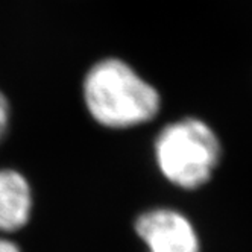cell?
Here are the masks:
<instances>
[{"label": "cell", "mask_w": 252, "mask_h": 252, "mask_svg": "<svg viewBox=\"0 0 252 252\" xmlns=\"http://www.w3.org/2000/svg\"><path fill=\"white\" fill-rule=\"evenodd\" d=\"M0 252H20V249L14 242L0 237Z\"/></svg>", "instance_id": "cell-6"}, {"label": "cell", "mask_w": 252, "mask_h": 252, "mask_svg": "<svg viewBox=\"0 0 252 252\" xmlns=\"http://www.w3.org/2000/svg\"><path fill=\"white\" fill-rule=\"evenodd\" d=\"M85 110L99 126L132 129L152 122L161 110V94L128 61L105 57L93 63L82 81Z\"/></svg>", "instance_id": "cell-1"}, {"label": "cell", "mask_w": 252, "mask_h": 252, "mask_svg": "<svg viewBox=\"0 0 252 252\" xmlns=\"http://www.w3.org/2000/svg\"><path fill=\"white\" fill-rule=\"evenodd\" d=\"M134 228L149 252H199L193 223L178 210H146L135 219Z\"/></svg>", "instance_id": "cell-3"}, {"label": "cell", "mask_w": 252, "mask_h": 252, "mask_svg": "<svg viewBox=\"0 0 252 252\" xmlns=\"http://www.w3.org/2000/svg\"><path fill=\"white\" fill-rule=\"evenodd\" d=\"M9 122H11V105L5 93L0 90V143H2V140L8 134Z\"/></svg>", "instance_id": "cell-5"}, {"label": "cell", "mask_w": 252, "mask_h": 252, "mask_svg": "<svg viewBox=\"0 0 252 252\" xmlns=\"http://www.w3.org/2000/svg\"><path fill=\"white\" fill-rule=\"evenodd\" d=\"M152 152L159 175L169 184L191 191L213 179L223 146L208 122L189 116L164 125L154 140Z\"/></svg>", "instance_id": "cell-2"}, {"label": "cell", "mask_w": 252, "mask_h": 252, "mask_svg": "<svg viewBox=\"0 0 252 252\" xmlns=\"http://www.w3.org/2000/svg\"><path fill=\"white\" fill-rule=\"evenodd\" d=\"M32 205L28 178L14 169H0V232L22 229L31 219Z\"/></svg>", "instance_id": "cell-4"}]
</instances>
